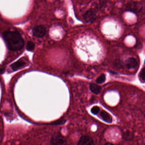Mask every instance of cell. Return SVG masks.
I'll return each mask as SVG.
<instances>
[{
    "label": "cell",
    "instance_id": "1",
    "mask_svg": "<svg viewBox=\"0 0 145 145\" xmlns=\"http://www.w3.org/2000/svg\"><path fill=\"white\" fill-rule=\"evenodd\" d=\"M4 39L10 50L18 51L24 46V40L21 35L16 31H7L4 34Z\"/></svg>",
    "mask_w": 145,
    "mask_h": 145
},
{
    "label": "cell",
    "instance_id": "2",
    "mask_svg": "<svg viewBox=\"0 0 145 145\" xmlns=\"http://www.w3.org/2000/svg\"><path fill=\"white\" fill-rule=\"evenodd\" d=\"M51 144L55 145H63L67 144L66 138L60 132L55 133L50 140Z\"/></svg>",
    "mask_w": 145,
    "mask_h": 145
},
{
    "label": "cell",
    "instance_id": "3",
    "mask_svg": "<svg viewBox=\"0 0 145 145\" xmlns=\"http://www.w3.org/2000/svg\"><path fill=\"white\" fill-rule=\"evenodd\" d=\"M33 34L35 36L41 38L45 35L46 33V28L43 26H38L33 29Z\"/></svg>",
    "mask_w": 145,
    "mask_h": 145
},
{
    "label": "cell",
    "instance_id": "4",
    "mask_svg": "<svg viewBox=\"0 0 145 145\" xmlns=\"http://www.w3.org/2000/svg\"><path fill=\"white\" fill-rule=\"evenodd\" d=\"M94 144V140L91 137L88 136H84L80 137L77 144L79 145H92Z\"/></svg>",
    "mask_w": 145,
    "mask_h": 145
},
{
    "label": "cell",
    "instance_id": "5",
    "mask_svg": "<svg viewBox=\"0 0 145 145\" xmlns=\"http://www.w3.org/2000/svg\"><path fill=\"white\" fill-rule=\"evenodd\" d=\"M97 16L93 11H87L84 15V20L86 22L91 23L94 22Z\"/></svg>",
    "mask_w": 145,
    "mask_h": 145
},
{
    "label": "cell",
    "instance_id": "6",
    "mask_svg": "<svg viewBox=\"0 0 145 145\" xmlns=\"http://www.w3.org/2000/svg\"><path fill=\"white\" fill-rule=\"evenodd\" d=\"M125 65L129 69L135 68L137 65V61L134 57H129L125 61Z\"/></svg>",
    "mask_w": 145,
    "mask_h": 145
},
{
    "label": "cell",
    "instance_id": "7",
    "mask_svg": "<svg viewBox=\"0 0 145 145\" xmlns=\"http://www.w3.org/2000/svg\"><path fill=\"white\" fill-rule=\"evenodd\" d=\"M100 116L103 120L107 123H111L112 122V116L106 111L102 110L100 113Z\"/></svg>",
    "mask_w": 145,
    "mask_h": 145
},
{
    "label": "cell",
    "instance_id": "8",
    "mask_svg": "<svg viewBox=\"0 0 145 145\" xmlns=\"http://www.w3.org/2000/svg\"><path fill=\"white\" fill-rule=\"evenodd\" d=\"M25 64H26V62L24 60L20 59L17 61L13 63L11 66V67L13 70L16 71V70L19 69L22 67H24Z\"/></svg>",
    "mask_w": 145,
    "mask_h": 145
},
{
    "label": "cell",
    "instance_id": "9",
    "mask_svg": "<svg viewBox=\"0 0 145 145\" xmlns=\"http://www.w3.org/2000/svg\"><path fill=\"white\" fill-rule=\"evenodd\" d=\"M90 89L91 92H93L96 95H98L101 91V87L98 85L94 83H91L90 84Z\"/></svg>",
    "mask_w": 145,
    "mask_h": 145
},
{
    "label": "cell",
    "instance_id": "10",
    "mask_svg": "<svg viewBox=\"0 0 145 145\" xmlns=\"http://www.w3.org/2000/svg\"><path fill=\"white\" fill-rule=\"evenodd\" d=\"M122 136L125 140L131 141L133 139L134 135L130 131H124L122 134Z\"/></svg>",
    "mask_w": 145,
    "mask_h": 145
},
{
    "label": "cell",
    "instance_id": "11",
    "mask_svg": "<svg viewBox=\"0 0 145 145\" xmlns=\"http://www.w3.org/2000/svg\"><path fill=\"white\" fill-rule=\"evenodd\" d=\"M145 67H143L141 70L139 75V78L141 82L145 83Z\"/></svg>",
    "mask_w": 145,
    "mask_h": 145
},
{
    "label": "cell",
    "instance_id": "12",
    "mask_svg": "<svg viewBox=\"0 0 145 145\" xmlns=\"http://www.w3.org/2000/svg\"><path fill=\"white\" fill-rule=\"evenodd\" d=\"M106 80V75L104 74H103L101 75H100L96 79L97 83L98 84H102L105 82Z\"/></svg>",
    "mask_w": 145,
    "mask_h": 145
},
{
    "label": "cell",
    "instance_id": "13",
    "mask_svg": "<svg viewBox=\"0 0 145 145\" xmlns=\"http://www.w3.org/2000/svg\"><path fill=\"white\" fill-rule=\"evenodd\" d=\"M35 45L33 42L32 41H29L27 44V49L29 51H33L35 49Z\"/></svg>",
    "mask_w": 145,
    "mask_h": 145
},
{
    "label": "cell",
    "instance_id": "14",
    "mask_svg": "<svg viewBox=\"0 0 145 145\" xmlns=\"http://www.w3.org/2000/svg\"><path fill=\"white\" fill-rule=\"evenodd\" d=\"M100 111V108L98 106H95L93 107L92 108H91V112L93 114H95V115H96V114H98L99 113V112Z\"/></svg>",
    "mask_w": 145,
    "mask_h": 145
},
{
    "label": "cell",
    "instance_id": "15",
    "mask_svg": "<svg viewBox=\"0 0 145 145\" xmlns=\"http://www.w3.org/2000/svg\"><path fill=\"white\" fill-rule=\"evenodd\" d=\"M106 145H113L112 143H111V142H108V143H106Z\"/></svg>",
    "mask_w": 145,
    "mask_h": 145
}]
</instances>
